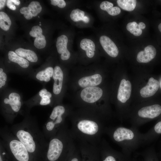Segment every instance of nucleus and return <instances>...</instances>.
<instances>
[{
  "mask_svg": "<svg viewBox=\"0 0 161 161\" xmlns=\"http://www.w3.org/2000/svg\"><path fill=\"white\" fill-rule=\"evenodd\" d=\"M11 132L25 146L35 161H43L48 142L38 123L32 119H25L10 129Z\"/></svg>",
  "mask_w": 161,
  "mask_h": 161,
  "instance_id": "1",
  "label": "nucleus"
},
{
  "mask_svg": "<svg viewBox=\"0 0 161 161\" xmlns=\"http://www.w3.org/2000/svg\"><path fill=\"white\" fill-rule=\"evenodd\" d=\"M70 134L74 140L98 146L105 126L102 120L86 116H75L71 120Z\"/></svg>",
  "mask_w": 161,
  "mask_h": 161,
  "instance_id": "2",
  "label": "nucleus"
},
{
  "mask_svg": "<svg viewBox=\"0 0 161 161\" xmlns=\"http://www.w3.org/2000/svg\"><path fill=\"white\" fill-rule=\"evenodd\" d=\"M76 147L66 123L49 139L43 161H67Z\"/></svg>",
  "mask_w": 161,
  "mask_h": 161,
  "instance_id": "3",
  "label": "nucleus"
},
{
  "mask_svg": "<svg viewBox=\"0 0 161 161\" xmlns=\"http://www.w3.org/2000/svg\"><path fill=\"white\" fill-rule=\"evenodd\" d=\"M104 134L107 135L122 148V152L129 158L139 147L143 144L142 134L138 128L123 126H105Z\"/></svg>",
  "mask_w": 161,
  "mask_h": 161,
  "instance_id": "4",
  "label": "nucleus"
},
{
  "mask_svg": "<svg viewBox=\"0 0 161 161\" xmlns=\"http://www.w3.org/2000/svg\"><path fill=\"white\" fill-rule=\"evenodd\" d=\"M0 140L6 150L10 161H35L24 145L7 126L0 129Z\"/></svg>",
  "mask_w": 161,
  "mask_h": 161,
  "instance_id": "5",
  "label": "nucleus"
},
{
  "mask_svg": "<svg viewBox=\"0 0 161 161\" xmlns=\"http://www.w3.org/2000/svg\"><path fill=\"white\" fill-rule=\"evenodd\" d=\"M66 109L63 106H55L49 117V120L45 123L43 128V133L47 139L49 140L55 135L66 123L64 114Z\"/></svg>",
  "mask_w": 161,
  "mask_h": 161,
  "instance_id": "6",
  "label": "nucleus"
},
{
  "mask_svg": "<svg viewBox=\"0 0 161 161\" xmlns=\"http://www.w3.org/2000/svg\"><path fill=\"white\" fill-rule=\"evenodd\" d=\"M136 114L132 118L131 124L138 128L159 116L161 114V106L156 104L143 106L138 109Z\"/></svg>",
  "mask_w": 161,
  "mask_h": 161,
  "instance_id": "7",
  "label": "nucleus"
},
{
  "mask_svg": "<svg viewBox=\"0 0 161 161\" xmlns=\"http://www.w3.org/2000/svg\"><path fill=\"white\" fill-rule=\"evenodd\" d=\"M101 161H136V157L129 158L122 152L117 151L109 145L104 138L98 145Z\"/></svg>",
  "mask_w": 161,
  "mask_h": 161,
  "instance_id": "8",
  "label": "nucleus"
},
{
  "mask_svg": "<svg viewBox=\"0 0 161 161\" xmlns=\"http://www.w3.org/2000/svg\"><path fill=\"white\" fill-rule=\"evenodd\" d=\"M78 147L81 154L82 161H101L98 146L79 141Z\"/></svg>",
  "mask_w": 161,
  "mask_h": 161,
  "instance_id": "9",
  "label": "nucleus"
},
{
  "mask_svg": "<svg viewBox=\"0 0 161 161\" xmlns=\"http://www.w3.org/2000/svg\"><path fill=\"white\" fill-rule=\"evenodd\" d=\"M103 90L99 87L92 86L85 88L80 93V96L84 101L93 103L98 101L103 95Z\"/></svg>",
  "mask_w": 161,
  "mask_h": 161,
  "instance_id": "10",
  "label": "nucleus"
},
{
  "mask_svg": "<svg viewBox=\"0 0 161 161\" xmlns=\"http://www.w3.org/2000/svg\"><path fill=\"white\" fill-rule=\"evenodd\" d=\"M131 90V84L129 81L123 79L118 88L117 98L122 103H125L129 99Z\"/></svg>",
  "mask_w": 161,
  "mask_h": 161,
  "instance_id": "11",
  "label": "nucleus"
},
{
  "mask_svg": "<svg viewBox=\"0 0 161 161\" xmlns=\"http://www.w3.org/2000/svg\"><path fill=\"white\" fill-rule=\"evenodd\" d=\"M100 43L105 51L110 56L113 58L118 55V49L114 42L108 37L103 35L100 38Z\"/></svg>",
  "mask_w": 161,
  "mask_h": 161,
  "instance_id": "12",
  "label": "nucleus"
},
{
  "mask_svg": "<svg viewBox=\"0 0 161 161\" xmlns=\"http://www.w3.org/2000/svg\"><path fill=\"white\" fill-rule=\"evenodd\" d=\"M160 86V83L158 80L153 77L150 78L146 85L140 89V95L144 98L153 96L158 91Z\"/></svg>",
  "mask_w": 161,
  "mask_h": 161,
  "instance_id": "13",
  "label": "nucleus"
},
{
  "mask_svg": "<svg viewBox=\"0 0 161 161\" xmlns=\"http://www.w3.org/2000/svg\"><path fill=\"white\" fill-rule=\"evenodd\" d=\"M156 53V50L154 47L151 45H148L145 48L144 50L138 53L137 60L140 63H148L154 58Z\"/></svg>",
  "mask_w": 161,
  "mask_h": 161,
  "instance_id": "14",
  "label": "nucleus"
},
{
  "mask_svg": "<svg viewBox=\"0 0 161 161\" xmlns=\"http://www.w3.org/2000/svg\"><path fill=\"white\" fill-rule=\"evenodd\" d=\"M52 77L54 80L53 91L54 94L57 95L61 91L63 80V73L59 66L55 67Z\"/></svg>",
  "mask_w": 161,
  "mask_h": 161,
  "instance_id": "15",
  "label": "nucleus"
},
{
  "mask_svg": "<svg viewBox=\"0 0 161 161\" xmlns=\"http://www.w3.org/2000/svg\"><path fill=\"white\" fill-rule=\"evenodd\" d=\"M102 78L100 75L95 74L92 75L84 77L78 81L79 85L83 88L95 86L101 82Z\"/></svg>",
  "mask_w": 161,
  "mask_h": 161,
  "instance_id": "16",
  "label": "nucleus"
},
{
  "mask_svg": "<svg viewBox=\"0 0 161 161\" xmlns=\"http://www.w3.org/2000/svg\"><path fill=\"white\" fill-rule=\"evenodd\" d=\"M81 48L86 51L87 56L89 58H92L95 55V45L91 40L87 38L82 39L80 43Z\"/></svg>",
  "mask_w": 161,
  "mask_h": 161,
  "instance_id": "17",
  "label": "nucleus"
},
{
  "mask_svg": "<svg viewBox=\"0 0 161 161\" xmlns=\"http://www.w3.org/2000/svg\"><path fill=\"white\" fill-rule=\"evenodd\" d=\"M15 52L19 56L31 62H36L38 61L36 54L32 50L20 48L16 49Z\"/></svg>",
  "mask_w": 161,
  "mask_h": 161,
  "instance_id": "18",
  "label": "nucleus"
},
{
  "mask_svg": "<svg viewBox=\"0 0 161 161\" xmlns=\"http://www.w3.org/2000/svg\"><path fill=\"white\" fill-rule=\"evenodd\" d=\"M8 56L10 61L17 63L23 68H27L29 66V63L27 60L19 56L15 52L9 51Z\"/></svg>",
  "mask_w": 161,
  "mask_h": 161,
  "instance_id": "19",
  "label": "nucleus"
},
{
  "mask_svg": "<svg viewBox=\"0 0 161 161\" xmlns=\"http://www.w3.org/2000/svg\"><path fill=\"white\" fill-rule=\"evenodd\" d=\"M54 69L51 67H48L44 70L38 72L36 76V78L41 81H49L53 75Z\"/></svg>",
  "mask_w": 161,
  "mask_h": 161,
  "instance_id": "20",
  "label": "nucleus"
},
{
  "mask_svg": "<svg viewBox=\"0 0 161 161\" xmlns=\"http://www.w3.org/2000/svg\"><path fill=\"white\" fill-rule=\"evenodd\" d=\"M117 5L122 9L127 11H132L135 8L137 1L135 0H117Z\"/></svg>",
  "mask_w": 161,
  "mask_h": 161,
  "instance_id": "21",
  "label": "nucleus"
},
{
  "mask_svg": "<svg viewBox=\"0 0 161 161\" xmlns=\"http://www.w3.org/2000/svg\"><path fill=\"white\" fill-rule=\"evenodd\" d=\"M68 42V38L65 35H62L58 38L56 47L59 53L61 54L68 50L67 48Z\"/></svg>",
  "mask_w": 161,
  "mask_h": 161,
  "instance_id": "22",
  "label": "nucleus"
},
{
  "mask_svg": "<svg viewBox=\"0 0 161 161\" xmlns=\"http://www.w3.org/2000/svg\"><path fill=\"white\" fill-rule=\"evenodd\" d=\"M11 24V21L8 16L4 12H0V27L5 31L8 30Z\"/></svg>",
  "mask_w": 161,
  "mask_h": 161,
  "instance_id": "23",
  "label": "nucleus"
},
{
  "mask_svg": "<svg viewBox=\"0 0 161 161\" xmlns=\"http://www.w3.org/2000/svg\"><path fill=\"white\" fill-rule=\"evenodd\" d=\"M137 155L142 156V161H157L152 148H148Z\"/></svg>",
  "mask_w": 161,
  "mask_h": 161,
  "instance_id": "24",
  "label": "nucleus"
},
{
  "mask_svg": "<svg viewBox=\"0 0 161 161\" xmlns=\"http://www.w3.org/2000/svg\"><path fill=\"white\" fill-rule=\"evenodd\" d=\"M27 7L33 17L36 16L38 14L41 12L42 10L41 6L37 1L31 2Z\"/></svg>",
  "mask_w": 161,
  "mask_h": 161,
  "instance_id": "25",
  "label": "nucleus"
},
{
  "mask_svg": "<svg viewBox=\"0 0 161 161\" xmlns=\"http://www.w3.org/2000/svg\"><path fill=\"white\" fill-rule=\"evenodd\" d=\"M84 16V12L79 9L73 10L70 14L71 19L75 22L81 21Z\"/></svg>",
  "mask_w": 161,
  "mask_h": 161,
  "instance_id": "26",
  "label": "nucleus"
},
{
  "mask_svg": "<svg viewBox=\"0 0 161 161\" xmlns=\"http://www.w3.org/2000/svg\"><path fill=\"white\" fill-rule=\"evenodd\" d=\"M46 42L44 35H42L36 38L34 41V45L38 49L44 48L46 45Z\"/></svg>",
  "mask_w": 161,
  "mask_h": 161,
  "instance_id": "27",
  "label": "nucleus"
},
{
  "mask_svg": "<svg viewBox=\"0 0 161 161\" xmlns=\"http://www.w3.org/2000/svg\"><path fill=\"white\" fill-rule=\"evenodd\" d=\"M67 161H82L81 154L78 147H76Z\"/></svg>",
  "mask_w": 161,
  "mask_h": 161,
  "instance_id": "28",
  "label": "nucleus"
},
{
  "mask_svg": "<svg viewBox=\"0 0 161 161\" xmlns=\"http://www.w3.org/2000/svg\"><path fill=\"white\" fill-rule=\"evenodd\" d=\"M0 161H10L8 154L1 140L0 141Z\"/></svg>",
  "mask_w": 161,
  "mask_h": 161,
  "instance_id": "29",
  "label": "nucleus"
},
{
  "mask_svg": "<svg viewBox=\"0 0 161 161\" xmlns=\"http://www.w3.org/2000/svg\"><path fill=\"white\" fill-rule=\"evenodd\" d=\"M52 97V94L49 92H47L46 94L41 97L39 104L41 106H46L49 105L51 103L50 98Z\"/></svg>",
  "mask_w": 161,
  "mask_h": 161,
  "instance_id": "30",
  "label": "nucleus"
},
{
  "mask_svg": "<svg viewBox=\"0 0 161 161\" xmlns=\"http://www.w3.org/2000/svg\"><path fill=\"white\" fill-rule=\"evenodd\" d=\"M20 12L21 13L24 14V17L27 19L30 20L33 17L32 14L28 7H23L21 8L20 10Z\"/></svg>",
  "mask_w": 161,
  "mask_h": 161,
  "instance_id": "31",
  "label": "nucleus"
},
{
  "mask_svg": "<svg viewBox=\"0 0 161 161\" xmlns=\"http://www.w3.org/2000/svg\"><path fill=\"white\" fill-rule=\"evenodd\" d=\"M106 11L110 15L115 16L120 14L121 12V10L118 7L115 6L110 8Z\"/></svg>",
  "mask_w": 161,
  "mask_h": 161,
  "instance_id": "32",
  "label": "nucleus"
},
{
  "mask_svg": "<svg viewBox=\"0 0 161 161\" xmlns=\"http://www.w3.org/2000/svg\"><path fill=\"white\" fill-rule=\"evenodd\" d=\"M138 27V24L135 21L129 23L126 26L127 30L132 34L134 31Z\"/></svg>",
  "mask_w": 161,
  "mask_h": 161,
  "instance_id": "33",
  "label": "nucleus"
},
{
  "mask_svg": "<svg viewBox=\"0 0 161 161\" xmlns=\"http://www.w3.org/2000/svg\"><path fill=\"white\" fill-rule=\"evenodd\" d=\"M113 4L111 2L107 1H103L100 4V7L101 9L106 11L110 8L113 7Z\"/></svg>",
  "mask_w": 161,
  "mask_h": 161,
  "instance_id": "34",
  "label": "nucleus"
},
{
  "mask_svg": "<svg viewBox=\"0 0 161 161\" xmlns=\"http://www.w3.org/2000/svg\"><path fill=\"white\" fill-rule=\"evenodd\" d=\"M7 76L6 73L3 72L0 73V88H1L2 86H4L7 80Z\"/></svg>",
  "mask_w": 161,
  "mask_h": 161,
  "instance_id": "35",
  "label": "nucleus"
},
{
  "mask_svg": "<svg viewBox=\"0 0 161 161\" xmlns=\"http://www.w3.org/2000/svg\"><path fill=\"white\" fill-rule=\"evenodd\" d=\"M9 99L12 100L20 101L21 97L18 94L15 92H12L9 95Z\"/></svg>",
  "mask_w": 161,
  "mask_h": 161,
  "instance_id": "36",
  "label": "nucleus"
},
{
  "mask_svg": "<svg viewBox=\"0 0 161 161\" xmlns=\"http://www.w3.org/2000/svg\"><path fill=\"white\" fill-rule=\"evenodd\" d=\"M32 30L35 32L38 36L42 35V30L40 27L38 26H33L31 29Z\"/></svg>",
  "mask_w": 161,
  "mask_h": 161,
  "instance_id": "37",
  "label": "nucleus"
},
{
  "mask_svg": "<svg viewBox=\"0 0 161 161\" xmlns=\"http://www.w3.org/2000/svg\"><path fill=\"white\" fill-rule=\"evenodd\" d=\"M70 56V52L67 50L61 54V58L63 60H66L68 59Z\"/></svg>",
  "mask_w": 161,
  "mask_h": 161,
  "instance_id": "38",
  "label": "nucleus"
},
{
  "mask_svg": "<svg viewBox=\"0 0 161 161\" xmlns=\"http://www.w3.org/2000/svg\"><path fill=\"white\" fill-rule=\"evenodd\" d=\"M56 5L61 8H63L66 5V3L64 0H57Z\"/></svg>",
  "mask_w": 161,
  "mask_h": 161,
  "instance_id": "39",
  "label": "nucleus"
},
{
  "mask_svg": "<svg viewBox=\"0 0 161 161\" xmlns=\"http://www.w3.org/2000/svg\"><path fill=\"white\" fill-rule=\"evenodd\" d=\"M13 3L11 0H8L7 1V7L12 10H15L16 9V6L13 4Z\"/></svg>",
  "mask_w": 161,
  "mask_h": 161,
  "instance_id": "40",
  "label": "nucleus"
},
{
  "mask_svg": "<svg viewBox=\"0 0 161 161\" xmlns=\"http://www.w3.org/2000/svg\"><path fill=\"white\" fill-rule=\"evenodd\" d=\"M142 32V30L138 27L134 31L133 34L135 36H138L141 35Z\"/></svg>",
  "mask_w": 161,
  "mask_h": 161,
  "instance_id": "41",
  "label": "nucleus"
},
{
  "mask_svg": "<svg viewBox=\"0 0 161 161\" xmlns=\"http://www.w3.org/2000/svg\"><path fill=\"white\" fill-rule=\"evenodd\" d=\"M47 92L48 91L46 89H42L39 91V95L41 97L46 94Z\"/></svg>",
  "mask_w": 161,
  "mask_h": 161,
  "instance_id": "42",
  "label": "nucleus"
},
{
  "mask_svg": "<svg viewBox=\"0 0 161 161\" xmlns=\"http://www.w3.org/2000/svg\"><path fill=\"white\" fill-rule=\"evenodd\" d=\"M138 27L141 30L144 29L145 28V25L143 22H140L138 24Z\"/></svg>",
  "mask_w": 161,
  "mask_h": 161,
  "instance_id": "43",
  "label": "nucleus"
},
{
  "mask_svg": "<svg viewBox=\"0 0 161 161\" xmlns=\"http://www.w3.org/2000/svg\"><path fill=\"white\" fill-rule=\"evenodd\" d=\"M6 1V0H0V9L1 10L3 8L4 6L5 3Z\"/></svg>",
  "mask_w": 161,
  "mask_h": 161,
  "instance_id": "44",
  "label": "nucleus"
},
{
  "mask_svg": "<svg viewBox=\"0 0 161 161\" xmlns=\"http://www.w3.org/2000/svg\"><path fill=\"white\" fill-rule=\"evenodd\" d=\"M89 18L88 16H84L81 21L85 23H88L89 22Z\"/></svg>",
  "mask_w": 161,
  "mask_h": 161,
  "instance_id": "45",
  "label": "nucleus"
},
{
  "mask_svg": "<svg viewBox=\"0 0 161 161\" xmlns=\"http://www.w3.org/2000/svg\"><path fill=\"white\" fill-rule=\"evenodd\" d=\"M30 35V36L35 38L38 37L37 34L34 32L32 30H31L29 32Z\"/></svg>",
  "mask_w": 161,
  "mask_h": 161,
  "instance_id": "46",
  "label": "nucleus"
},
{
  "mask_svg": "<svg viewBox=\"0 0 161 161\" xmlns=\"http://www.w3.org/2000/svg\"><path fill=\"white\" fill-rule=\"evenodd\" d=\"M15 4L18 5L20 4V2L18 0H11Z\"/></svg>",
  "mask_w": 161,
  "mask_h": 161,
  "instance_id": "47",
  "label": "nucleus"
},
{
  "mask_svg": "<svg viewBox=\"0 0 161 161\" xmlns=\"http://www.w3.org/2000/svg\"><path fill=\"white\" fill-rule=\"evenodd\" d=\"M158 28L159 30L161 32V23L160 24L158 25Z\"/></svg>",
  "mask_w": 161,
  "mask_h": 161,
  "instance_id": "48",
  "label": "nucleus"
},
{
  "mask_svg": "<svg viewBox=\"0 0 161 161\" xmlns=\"http://www.w3.org/2000/svg\"><path fill=\"white\" fill-rule=\"evenodd\" d=\"M3 72V69L2 68H0V73H1Z\"/></svg>",
  "mask_w": 161,
  "mask_h": 161,
  "instance_id": "49",
  "label": "nucleus"
},
{
  "mask_svg": "<svg viewBox=\"0 0 161 161\" xmlns=\"http://www.w3.org/2000/svg\"><path fill=\"white\" fill-rule=\"evenodd\" d=\"M39 25H40V26H41V24H39Z\"/></svg>",
  "mask_w": 161,
  "mask_h": 161,
  "instance_id": "50",
  "label": "nucleus"
},
{
  "mask_svg": "<svg viewBox=\"0 0 161 161\" xmlns=\"http://www.w3.org/2000/svg\"><path fill=\"white\" fill-rule=\"evenodd\" d=\"M39 23H40V24H41V22H39Z\"/></svg>",
  "mask_w": 161,
  "mask_h": 161,
  "instance_id": "51",
  "label": "nucleus"
},
{
  "mask_svg": "<svg viewBox=\"0 0 161 161\" xmlns=\"http://www.w3.org/2000/svg\"><path fill=\"white\" fill-rule=\"evenodd\" d=\"M38 18H39V16H38Z\"/></svg>",
  "mask_w": 161,
  "mask_h": 161,
  "instance_id": "52",
  "label": "nucleus"
}]
</instances>
